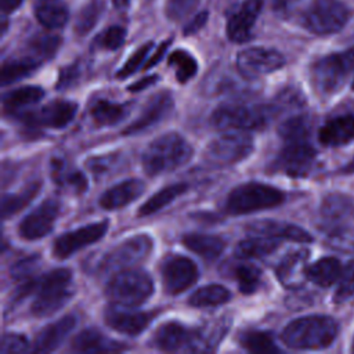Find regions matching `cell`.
I'll use <instances>...</instances> for the list:
<instances>
[{"mask_svg": "<svg viewBox=\"0 0 354 354\" xmlns=\"http://www.w3.org/2000/svg\"><path fill=\"white\" fill-rule=\"evenodd\" d=\"M40 64L26 54L4 61L1 68V86L11 84L29 73H32Z\"/></svg>", "mask_w": 354, "mask_h": 354, "instance_id": "cell-33", "label": "cell"}, {"mask_svg": "<svg viewBox=\"0 0 354 354\" xmlns=\"http://www.w3.org/2000/svg\"><path fill=\"white\" fill-rule=\"evenodd\" d=\"M108 230V221H98L59 235L53 245V253L58 259H66L76 250L101 239Z\"/></svg>", "mask_w": 354, "mask_h": 354, "instance_id": "cell-15", "label": "cell"}, {"mask_svg": "<svg viewBox=\"0 0 354 354\" xmlns=\"http://www.w3.org/2000/svg\"><path fill=\"white\" fill-rule=\"evenodd\" d=\"M285 64L283 55L272 48L250 47L236 55V69L246 79H257L268 75Z\"/></svg>", "mask_w": 354, "mask_h": 354, "instance_id": "cell-11", "label": "cell"}, {"mask_svg": "<svg viewBox=\"0 0 354 354\" xmlns=\"http://www.w3.org/2000/svg\"><path fill=\"white\" fill-rule=\"evenodd\" d=\"M299 3V0H274L272 7L274 11L279 15H286L292 11V8Z\"/></svg>", "mask_w": 354, "mask_h": 354, "instance_id": "cell-54", "label": "cell"}, {"mask_svg": "<svg viewBox=\"0 0 354 354\" xmlns=\"http://www.w3.org/2000/svg\"><path fill=\"white\" fill-rule=\"evenodd\" d=\"M264 0H245L227 21V36L231 41L243 43L252 37L253 26Z\"/></svg>", "mask_w": 354, "mask_h": 354, "instance_id": "cell-18", "label": "cell"}, {"mask_svg": "<svg viewBox=\"0 0 354 354\" xmlns=\"http://www.w3.org/2000/svg\"><path fill=\"white\" fill-rule=\"evenodd\" d=\"M188 185L184 183H178V184H171L167 185L165 188H162L160 191H158L155 195H152L141 207H140V216H149L153 214L156 212H159L162 207L167 206L169 203H171L176 198H178L180 195H183L184 192H187Z\"/></svg>", "mask_w": 354, "mask_h": 354, "instance_id": "cell-35", "label": "cell"}, {"mask_svg": "<svg viewBox=\"0 0 354 354\" xmlns=\"http://www.w3.org/2000/svg\"><path fill=\"white\" fill-rule=\"evenodd\" d=\"M279 246L278 239L260 235L252 236L248 239L241 241L235 248V254L239 259H253V257H263L272 253Z\"/></svg>", "mask_w": 354, "mask_h": 354, "instance_id": "cell-32", "label": "cell"}, {"mask_svg": "<svg viewBox=\"0 0 354 354\" xmlns=\"http://www.w3.org/2000/svg\"><path fill=\"white\" fill-rule=\"evenodd\" d=\"M155 82H158V76H156V75L147 76V77H144V79L136 82L134 84H131V86L129 87V90H130V91H140V90H142V88H145V87L153 84Z\"/></svg>", "mask_w": 354, "mask_h": 354, "instance_id": "cell-56", "label": "cell"}, {"mask_svg": "<svg viewBox=\"0 0 354 354\" xmlns=\"http://www.w3.org/2000/svg\"><path fill=\"white\" fill-rule=\"evenodd\" d=\"M253 151V140L249 134L227 133L214 138L206 148L205 156L210 163L228 166L238 163Z\"/></svg>", "mask_w": 354, "mask_h": 354, "instance_id": "cell-10", "label": "cell"}, {"mask_svg": "<svg viewBox=\"0 0 354 354\" xmlns=\"http://www.w3.org/2000/svg\"><path fill=\"white\" fill-rule=\"evenodd\" d=\"M76 318L73 315H66L54 324H50L36 336L33 343V350L36 353H48L58 348L69 332L75 328Z\"/></svg>", "mask_w": 354, "mask_h": 354, "instance_id": "cell-25", "label": "cell"}, {"mask_svg": "<svg viewBox=\"0 0 354 354\" xmlns=\"http://www.w3.org/2000/svg\"><path fill=\"white\" fill-rule=\"evenodd\" d=\"M80 76V68L77 64L75 65H69L66 68H64L59 73V79H58V83H57V87L59 90L62 88H68L73 84L77 83V79Z\"/></svg>", "mask_w": 354, "mask_h": 354, "instance_id": "cell-51", "label": "cell"}, {"mask_svg": "<svg viewBox=\"0 0 354 354\" xmlns=\"http://www.w3.org/2000/svg\"><path fill=\"white\" fill-rule=\"evenodd\" d=\"M167 62L174 69L176 79L180 83L188 82L191 77L195 76V73L198 71V64H196L195 58L184 50H176L174 53H171L169 55Z\"/></svg>", "mask_w": 354, "mask_h": 354, "instance_id": "cell-38", "label": "cell"}, {"mask_svg": "<svg viewBox=\"0 0 354 354\" xmlns=\"http://www.w3.org/2000/svg\"><path fill=\"white\" fill-rule=\"evenodd\" d=\"M124 348L126 346L123 343L109 339L93 328L82 330L72 342V350L77 353H111Z\"/></svg>", "mask_w": 354, "mask_h": 354, "instance_id": "cell-26", "label": "cell"}, {"mask_svg": "<svg viewBox=\"0 0 354 354\" xmlns=\"http://www.w3.org/2000/svg\"><path fill=\"white\" fill-rule=\"evenodd\" d=\"M44 90L39 86H24L14 91H10L3 98V111L4 113H17L21 109L30 106L41 100Z\"/></svg>", "mask_w": 354, "mask_h": 354, "instance_id": "cell-31", "label": "cell"}, {"mask_svg": "<svg viewBox=\"0 0 354 354\" xmlns=\"http://www.w3.org/2000/svg\"><path fill=\"white\" fill-rule=\"evenodd\" d=\"M250 231L259 235L271 236L275 239H288L295 242H311L313 236L303 228L295 224L279 223L272 220H261L250 225Z\"/></svg>", "mask_w": 354, "mask_h": 354, "instance_id": "cell-27", "label": "cell"}, {"mask_svg": "<svg viewBox=\"0 0 354 354\" xmlns=\"http://www.w3.org/2000/svg\"><path fill=\"white\" fill-rule=\"evenodd\" d=\"M201 0H167L166 15L171 21H180L191 14Z\"/></svg>", "mask_w": 354, "mask_h": 354, "instance_id": "cell-47", "label": "cell"}, {"mask_svg": "<svg viewBox=\"0 0 354 354\" xmlns=\"http://www.w3.org/2000/svg\"><path fill=\"white\" fill-rule=\"evenodd\" d=\"M354 69V50L329 54L317 59L311 66V82L314 88L330 95L339 91Z\"/></svg>", "mask_w": 354, "mask_h": 354, "instance_id": "cell-4", "label": "cell"}, {"mask_svg": "<svg viewBox=\"0 0 354 354\" xmlns=\"http://www.w3.org/2000/svg\"><path fill=\"white\" fill-rule=\"evenodd\" d=\"M340 261L335 257H322L307 267V279L318 286L328 288L339 281L342 275Z\"/></svg>", "mask_w": 354, "mask_h": 354, "instance_id": "cell-29", "label": "cell"}, {"mask_svg": "<svg viewBox=\"0 0 354 354\" xmlns=\"http://www.w3.org/2000/svg\"><path fill=\"white\" fill-rule=\"evenodd\" d=\"M234 277L238 282L239 290L245 295H250L257 290L261 281V271L256 266L242 264L234 270Z\"/></svg>", "mask_w": 354, "mask_h": 354, "instance_id": "cell-43", "label": "cell"}, {"mask_svg": "<svg viewBox=\"0 0 354 354\" xmlns=\"http://www.w3.org/2000/svg\"><path fill=\"white\" fill-rule=\"evenodd\" d=\"M169 44H170V41H163V43L158 47V50L155 51V54L149 58V61L145 64L144 68H145V69H149V68H152L153 65H156V64L163 58V55H165V53H166Z\"/></svg>", "mask_w": 354, "mask_h": 354, "instance_id": "cell-55", "label": "cell"}, {"mask_svg": "<svg viewBox=\"0 0 354 354\" xmlns=\"http://www.w3.org/2000/svg\"><path fill=\"white\" fill-rule=\"evenodd\" d=\"M206 21H207V12L206 11L198 14L195 18H192L188 22V25L184 29V35H194L195 32H198L206 24Z\"/></svg>", "mask_w": 354, "mask_h": 354, "instance_id": "cell-52", "label": "cell"}, {"mask_svg": "<svg viewBox=\"0 0 354 354\" xmlns=\"http://www.w3.org/2000/svg\"><path fill=\"white\" fill-rule=\"evenodd\" d=\"M151 48H152V43H145V44H142L127 61H126V64L120 68V71L118 72V77L119 79H123V77H127V76H130V75H133L142 64H144V59L147 58V55H148V53L151 51Z\"/></svg>", "mask_w": 354, "mask_h": 354, "instance_id": "cell-48", "label": "cell"}, {"mask_svg": "<svg viewBox=\"0 0 354 354\" xmlns=\"http://www.w3.org/2000/svg\"><path fill=\"white\" fill-rule=\"evenodd\" d=\"M310 130L311 126L306 116H293L279 126V136L285 142L308 140Z\"/></svg>", "mask_w": 354, "mask_h": 354, "instance_id": "cell-42", "label": "cell"}, {"mask_svg": "<svg viewBox=\"0 0 354 354\" xmlns=\"http://www.w3.org/2000/svg\"><path fill=\"white\" fill-rule=\"evenodd\" d=\"M152 317V313L127 310L124 306L116 303L106 307L104 313V318L108 326L130 336L140 335L149 325Z\"/></svg>", "mask_w": 354, "mask_h": 354, "instance_id": "cell-17", "label": "cell"}, {"mask_svg": "<svg viewBox=\"0 0 354 354\" xmlns=\"http://www.w3.org/2000/svg\"><path fill=\"white\" fill-rule=\"evenodd\" d=\"M230 299H231V293L227 288L213 283V285L202 286L198 290H195L189 296L188 303L192 307H214V306H220L230 301Z\"/></svg>", "mask_w": 354, "mask_h": 354, "instance_id": "cell-37", "label": "cell"}, {"mask_svg": "<svg viewBox=\"0 0 354 354\" xmlns=\"http://www.w3.org/2000/svg\"><path fill=\"white\" fill-rule=\"evenodd\" d=\"M152 246L153 242L148 235L131 236L109 250L98 263V270L101 272H112L136 266L149 256Z\"/></svg>", "mask_w": 354, "mask_h": 354, "instance_id": "cell-9", "label": "cell"}, {"mask_svg": "<svg viewBox=\"0 0 354 354\" xmlns=\"http://www.w3.org/2000/svg\"><path fill=\"white\" fill-rule=\"evenodd\" d=\"M77 111V105L71 101H53L44 105L41 109L29 113L26 122L33 126L62 129L72 122Z\"/></svg>", "mask_w": 354, "mask_h": 354, "instance_id": "cell-20", "label": "cell"}, {"mask_svg": "<svg viewBox=\"0 0 354 354\" xmlns=\"http://www.w3.org/2000/svg\"><path fill=\"white\" fill-rule=\"evenodd\" d=\"M321 220L332 234L340 232L347 221L354 218V201L342 194L328 195L321 205Z\"/></svg>", "mask_w": 354, "mask_h": 354, "instance_id": "cell-19", "label": "cell"}, {"mask_svg": "<svg viewBox=\"0 0 354 354\" xmlns=\"http://www.w3.org/2000/svg\"><path fill=\"white\" fill-rule=\"evenodd\" d=\"M318 140L325 147H342L354 140V115L346 113L329 119L318 131Z\"/></svg>", "mask_w": 354, "mask_h": 354, "instance_id": "cell-22", "label": "cell"}, {"mask_svg": "<svg viewBox=\"0 0 354 354\" xmlns=\"http://www.w3.org/2000/svg\"><path fill=\"white\" fill-rule=\"evenodd\" d=\"M308 250L300 249L286 254L277 267V277L286 288H299L307 279Z\"/></svg>", "mask_w": 354, "mask_h": 354, "instance_id": "cell-23", "label": "cell"}, {"mask_svg": "<svg viewBox=\"0 0 354 354\" xmlns=\"http://www.w3.org/2000/svg\"><path fill=\"white\" fill-rule=\"evenodd\" d=\"M53 170H54V180L62 185L72 187L76 191H83L87 185L86 177L80 171H65L64 165H61L58 160L54 162Z\"/></svg>", "mask_w": 354, "mask_h": 354, "instance_id": "cell-45", "label": "cell"}, {"mask_svg": "<svg viewBox=\"0 0 354 354\" xmlns=\"http://www.w3.org/2000/svg\"><path fill=\"white\" fill-rule=\"evenodd\" d=\"M145 189V184L142 180L130 178L124 180L108 191H105L100 198V205L106 210H115L123 207L133 201H136Z\"/></svg>", "mask_w": 354, "mask_h": 354, "instance_id": "cell-24", "label": "cell"}, {"mask_svg": "<svg viewBox=\"0 0 354 354\" xmlns=\"http://www.w3.org/2000/svg\"><path fill=\"white\" fill-rule=\"evenodd\" d=\"M153 343L163 351H203L199 330L178 322L163 324L155 333Z\"/></svg>", "mask_w": 354, "mask_h": 354, "instance_id": "cell-12", "label": "cell"}, {"mask_svg": "<svg viewBox=\"0 0 354 354\" xmlns=\"http://www.w3.org/2000/svg\"><path fill=\"white\" fill-rule=\"evenodd\" d=\"M339 326L328 315H306L289 322L281 339L295 350H321L329 347L337 336Z\"/></svg>", "mask_w": 354, "mask_h": 354, "instance_id": "cell-1", "label": "cell"}, {"mask_svg": "<svg viewBox=\"0 0 354 354\" xmlns=\"http://www.w3.org/2000/svg\"><path fill=\"white\" fill-rule=\"evenodd\" d=\"M353 351H354V343H353Z\"/></svg>", "mask_w": 354, "mask_h": 354, "instance_id": "cell-60", "label": "cell"}, {"mask_svg": "<svg viewBox=\"0 0 354 354\" xmlns=\"http://www.w3.org/2000/svg\"><path fill=\"white\" fill-rule=\"evenodd\" d=\"M354 295V260L348 261L342 271V275L337 281V289L335 292V301L343 303Z\"/></svg>", "mask_w": 354, "mask_h": 354, "instance_id": "cell-44", "label": "cell"}, {"mask_svg": "<svg viewBox=\"0 0 354 354\" xmlns=\"http://www.w3.org/2000/svg\"><path fill=\"white\" fill-rule=\"evenodd\" d=\"M285 195L275 187L248 183L234 188L225 202V209L232 214H248L281 205Z\"/></svg>", "mask_w": 354, "mask_h": 354, "instance_id": "cell-6", "label": "cell"}, {"mask_svg": "<svg viewBox=\"0 0 354 354\" xmlns=\"http://www.w3.org/2000/svg\"><path fill=\"white\" fill-rule=\"evenodd\" d=\"M102 0H90L87 4H84L75 21V32L79 36H84L86 33H88L95 26L100 15L102 14Z\"/></svg>", "mask_w": 354, "mask_h": 354, "instance_id": "cell-40", "label": "cell"}, {"mask_svg": "<svg viewBox=\"0 0 354 354\" xmlns=\"http://www.w3.org/2000/svg\"><path fill=\"white\" fill-rule=\"evenodd\" d=\"M171 108H173V98L170 93L163 91L153 95L147 104V106L144 108L142 113L130 126L124 129L123 134L126 136L138 134L149 129L151 126L159 123L163 118H166L171 111Z\"/></svg>", "mask_w": 354, "mask_h": 354, "instance_id": "cell-21", "label": "cell"}, {"mask_svg": "<svg viewBox=\"0 0 354 354\" xmlns=\"http://www.w3.org/2000/svg\"><path fill=\"white\" fill-rule=\"evenodd\" d=\"M351 88L354 90V79H353V83H351Z\"/></svg>", "mask_w": 354, "mask_h": 354, "instance_id": "cell-59", "label": "cell"}, {"mask_svg": "<svg viewBox=\"0 0 354 354\" xmlns=\"http://www.w3.org/2000/svg\"><path fill=\"white\" fill-rule=\"evenodd\" d=\"M39 184H30L26 188H24L18 194H10L4 195L1 201V212H3V218H7L17 212H19L22 207H25L37 194L39 191Z\"/></svg>", "mask_w": 354, "mask_h": 354, "instance_id": "cell-41", "label": "cell"}, {"mask_svg": "<svg viewBox=\"0 0 354 354\" xmlns=\"http://www.w3.org/2000/svg\"><path fill=\"white\" fill-rule=\"evenodd\" d=\"M36 299L32 304V314L48 317L58 311L73 295L72 274L66 268L53 270L36 285Z\"/></svg>", "mask_w": 354, "mask_h": 354, "instance_id": "cell-3", "label": "cell"}, {"mask_svg": "<svg viewBox=\"0 0 354 354\" xmlns=\"http://www.w3.org/2000/svg\"><path fill=\"white\" fill-rule=\"evenodd\" d=\"M153 292L151 277L142 270L124 268L106 285V296L116 304L134 307L145 303Z\"/></svg>", "mask_w": 354, "mask_h": 354, "instance_id": "cell-5", "label": "cell"}, {"mask_svg": "<svg viewBox=\"0 0 354 354\" xmlns=\"http://www.w3.org/2000/svg\"><path fill=\"white\" fill-rule=\"evenodd\" d=\"M24 0H0V4H1V11L4 14H10L12 11H15L21 4H22Z\"/></svg>", "mask_w": 354, "mask_h": 354, "instance_id": "cell-57", "label": "cell"}, {"mask_svg": "<svg viewBox=\"0 0 354 354\" xmlns=\"http://www.w3.org/2000/svg\"><path fill=\"white\" fill-rule=\"evenodd\" d=\"M28 350V340L25 336L18 333H7L3 336L1 340V353L11 354V353H24Z\"/></svg>", "mask_w": 354, "mask_h": 354, "instance_id": "cell-49", "label": "cell"}, {"mask_svg": "<svg viewBox=\"0 0 354 354\" xmlns=\"http://www.w3.org/2000/svg\"><path fill=\"white\" fill-rule=\"evenodd\" d=\"M192 156V148L177 133H167L153 140L142 155V167L148 176L171 171Z\"/></svg>", "mask_w": 354, "mask_h": 354, "instance_id": "cell-2", "label": "cell"}, {"mask_svg": "<svg viewBox=\"0 0 354 354\" xmlns=\"http://www.w3.org/2000/svg\"><path fill=\"white\" fill-rule=\"evenodd\" d=\"M58 213L59 202L57 199L50 198L44 201L21 221L19 235L29 241L46 236L51 232Z\"/></svg>", "mask_w": 354, "mask_h": 354, "instance_id": "cell-16", "label": "cell"}, {"mask_svg": "<svg viewBox=\"0 0 354 354\" xmlns=\"http://www.w3.org/2000/svg\"><path fill=\"white\" fill-rule=\"evenodd\" d=\"M274 115V108L261 105L230 104L218 106L212 115V124L221 130H261Z\"/></svg>", "mask_w": 354, "mask_h": 354, "instance_id": "cell-8", "label": "cell"}, {"mask_svg": "<svg viewBox=\"0 0 354 354\" xmlns=\"http://www.w3.org/2000/svg\"><path fill=\"white\" fill-rule=\"evenodd\" d=\"M183 243L185 248L199 254L205 260L217 259L225 246L220 236L207 234H188L183 238Z\"/></svg>", "mask_w": 354, "mask_h": 354, "instance_id": "cell-30", "label": "cell"}, {"mask_svg": "<svg viewBox=\"0 0 354 354\" xmlns=\"http://www.w3.org/2000/svg\"><path fill=\"white\" fill-rule=\"evenodd\" d=\"M129 113L126 105L113 104L106 100H98L91 106V118L100 126H112L122 122Z\"/></svg>", "mask_w": 354, "mask_h": 354, "instance_id": "cell-36", "label": "cell"}, {"mask_svg": "<svg viewBox=\"0 0 354 354\" xmlns=\"http://www.w3.org/2000/svg\"><path fill=\"white\" fill-rule=\"evenodd\" d=\"M35 15L44 28L59 29L66 24L69 10L65 0H37L35 4Z\"/></svg>", "mask_w": 354, "mask_h": 354, "instance_id": "cell-28", "label": "cell"}, {"mask_svg": "<svg viewBox=\"0 0 354 354\" xmlns=\"http://www.w3.org/2000/svg\"><path fill=\"white\" fill-rule=\"evenodd\" d=\"M332 241L336 243V248L354 252V238H348L347 235L336 232V234H332Z\"/></svg>", "mask_w": 354, "mask_h": 354, "instance_id": "cell-53", "label": "cell"}, {"mask_svg": "<svg viewBox=\"0 0 354 354\" xmlns=\"http://www.w3.org/2000/svg\"><path fill=\"white\" fill-rule=\"evenodd\" d=\"M198 279V268L185 256H170L162 264V281L169 295H178Z\"/></svg>", "mask_w": 354, "mask_h": 354, "instance_id": "cell-14", "label": "cell"}, {"mask_svg": "<svg viewBox=\"0 0 354 354\" xmlns=\"http://www.w3.org/2000/svg\"><path fill=\"white\" fill-rule=\"evenodd\" d=\"M315 149L308 140L289 141L285 142L278 156L277 167L292 177H304L311 171L315 163Z\"/></svg>", "mask_w": 354, "mask_h": 354, "instance_id": "cell-13", "label": "cell"}, {"mask_svg": "<svg viewBox=\"0 0 354 354\" xmlns=\"http://www.w3.org/2000/svg\"><path fill=\"white\" fill-rule=\"evenodd\" d=\"M239 343L248 351L252 353H278L279 348L275 346L271 333L263 330H249L245 332Z\"/></svg>", "mask_w": 354, "mask_h": 354, "instance_id": "cell-39", "label": "cell"}, {"mask_svg": "<svg viewBox=\"0 0 354 354\" xmlns=\"http://www.w3.org/2000/svg\"><path fill=\"white\" fill-rule=\"evenodd\" d=\"M61 39L54 35H37L32 37L25 47L24 54L29 55L39 64H43L54 57L59 47Z\"/></svg>", "mask_w": 354, "mask_h": 354, "instance_id": "cell-34", "label": "cell"}, {"mask_svg": "<svg viewBox=\"0 0 354 354\" xmlns=\"http://www.w3.org/2000/svg\"><path fill=\"white\" fill-rule=\"evenodd\" d=\"M39 261H40L39 256H29L24 260H19L11 268L12 277L19 278V279L28 278L29 275H32V272H35L39 268Z\"/></svg>", "mask_w": 354, "mask_h": 354, "instance_id": "cell-50", "label": "cell"}, {"mask_svg": "<svg viewBox=\"0 0 354 354\" xmlns=\"http://www.w3.org/2000/svg\"><path fill=\"white\" fill-rule=\"evenodd\" d=\"M350 18L351 10L342 0H313L303 14V25L314 35L326 36L342 30Z\"/></svg>", "mask_w": 354, "mask_h": 354, "instance_id": "cell-7", "label": "cell"}, {"mask_svg": "<svg viewBox=\"0 0 354 354\" xmlns=\"http://www.w3.org/2000/svg\"><path fill=\"white\" fill-rule=\"evenodd\" d=\"M130 0H113V4L116 8H126Z\"/></svg>", "mask_w": 354, "mask_h": 354, "instance_id": "cell-58", "label": "cell"}, {"mask_svg": "<svg viewBox=\"0 0 354 354\" xmlns=\"http://www.w3.org/2000/svg\"><path fill=\"white\" fill-rule=\"evenodd\" d=\"M124 39H126V29L123 26L113 25L98 36L97 44L100 48H104V50H118L124 43Z\"/></svg>", "mask_w": 354, "mask_h": 354, "instance_id": "cell-46", "label": "cell"}]
</instances>
